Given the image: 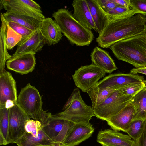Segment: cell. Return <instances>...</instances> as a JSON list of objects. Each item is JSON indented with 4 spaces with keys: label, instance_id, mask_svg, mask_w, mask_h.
Wrapping results in <instances>:
<instances>
[{
    "label": "cell",
    "instance_id": "obj_1",
    "mask_svg": "<svg viewBox=\"0 0 146 146\" xmlns=\"http://www.w3.org/2000/svg\"><path fill=\"white\" fill-rule=\"evenodd\" d=\"M146 15L140 14L125 18L110 20L96 40L100 47L108 48L121 40L143 35Z\"/></svg>",
    "mask_w": 146,
    "mask_h": 146
},
{
    "label": "cell",
    "instance_id": "obj_2",
    "mask_svg": "<svg viewBox=\"0 0 146 146\" xmlns=\"http://www.w3.org/2000/svg\"><path fill=\"white\" fill-rule=\"evenodd\" d=\"M62 33L70 42L77 46H89L94 36L91 30L77 20L68 9L62 8L52 14Z\"/></svg>",
    "mask_w": 146,
    "mask_h": 146
},
{
    "label": "cell",
    "instance_id": "obj_3",
    "mask_svg": "<svg viewBox=\"0 0 146 146\" xmlns=\"http://www.w3.org/2000/svg\"><path fill=\"white\" fill-rule=\"evenodd\" d=\"M109 48L119 60L136 68L146 66V38L143 35L118 41Z\"/></svg>",
    "mask_w": 146,
    "mask_h": 146
},
{
    "label": "cell",
    "instance_id": "obj_4",
    "mask_svg": "<svg viewBox=\"0 0 146 146\" xmlns=\"http://www.w3.org/2000/svg\"><path fill=\"white\" fill-rule=\"evenodd\" d=\"M62 110L64 111L52 116L75 123L90 122L92 117L95 116L92 107L83 100L78 88L74 89Z\"/></svg>",
    "mask_w": 146,
    "mask_h": 146
},
{
    "label": "cell",
    "instance_id": "obj_5",
    "mask_svg": "<svg viewBox=\"0 0 146 146\" xmlns=\"http://www.w3.org/2000/svg\"><path fill=\"white\" fill-rule=\"evenodd\" d=\"M17 103L30 118L40 121L43 103L39 91L35 87L29 83L22 88Z\"/></svg>",
    "mask_w": 146,
    "mask_h": 146
},
{
    "label": "cell",
    "instance_id": "obj_6",
    "mask_svg": "<svg viewBox=\"0 0 146 146\" xmlns=\"http://www.w3.org/2000/svg\"><path fill=\"white\" fill-rule=\"evenodd\" d=\"M133 97L124 95L116 90L104 102L93 110L95 117L106 121L121 111L131 101Z\"/></svg>",
    "mask_w": 146,
    "mask_h": 146
},
{
    "label": "cell",
    "instance_id": "obj_7",
    "mask_svg": "<svg viewBox=\"0 0 146 146\" xmlns=\"http://www.w3.org/2000/svg\"><path fill=\"white\" fill-rule=\"evenodd\" d=\"M105 72L91 64L82 66L72 75L76 86L84 92L96 85L99 80L105 76Z\"/></svg>",
    "mask_w": 146,
    "mask_h": 146
},
{
    "label": "cell",
    "instance_id": "obj_8",
    "mask_svg": "<svg viewBox=\"0 0 146 146\" xmlns=\"http://www.w3.org/2000/svg\"><path fill=\"white\" fill-rule=\"evenodd\" d=\"M76 124L66 119L54 117L48 112L46 120L42 124V129L53 141L61 144Z\"/></svg>",
    "mask_w": 146,
    "mask_h": 146
},
{
    "label": "cell",
    "instance_id": "obj_9",
    "mask_svg": "<svg viewBox=\"0 0 146 146\" xmlns=\"http://www.w3.org/2000/svg\"><path fill=\"white\" fill-rule=\"evenodd\" d=\"M0 9L26 15L42 21L45 17L39 4L31 0H1Z\"/></svg>",
    "mask_w": 146,
    "mask_h": 146
},
{
    "label": "cell",
    "instance_id": "obj_10",
    "mask_svg": "<svg viewBox=\"0 0 146 146\" xmlns=\"http://www.w3.org/2000/svg\"><path fill=\"white\" fill-rule=\"evenodd\" d=\"M8 109L9 139L10 143H15L25 133V124L30 117L17 102Z\"/></svg>",
    "mask_w": 146,
    "mask_h": 146
},
{
    "label": "cell",
    "instance_id": "obj_11",
    "mask_svg": "<svg viewBox=\"0 0 146 146\" xmlns=\"http://www.w3.org/2000/svg\"><path fill=\"white\" fill-rule=\"evenodd\" d=\"M143 80V76L137 74L114 73L104 77L96 85L99 88H110L116 90L130 84L140 83Z\"/></svg>",
    "mask_w": 146,
    "mask_h": 146
},
{
    "label": "cell",
    "instance_id": "obj_12",
    "mask_svg": "<svg viewBox=\"0 0 146 146\" xmlns=\"http://www.w3.org/2000/svg\"><path fill=\"white\" fill-rule=\"evenodd\" d=\"M96 141L102 146H134V144L128 135L110 129L99 131Z\"/></svg>",
    "mask_w": 146,
    "mask_h": 146
},
{
    "label": "cell",
    "instance_id": "obj_13",
    "mask_svg": "<svg viewBox=\"0 0 146 146\" xmlns=\"http://www.w3.org/2000/svg\"><path fill=\"white\" fill-rule=\"evenodd\" d=\"M95 129L90 122L76 123L60 146L77 145L90 137Z\"/></svg>",
    "mask_w": 146,
    "mask_h": 146
},
{
    "label": "cell",
    "instance_id": "obj_14",
    "mask_svg": "<svg viewBox=\"0 0 146 146\" xmlns=\"http://www.w3.org/2000/svg\"><path fill=\"white\" fill-rule=\"evenodd\" d=\"M16 82L12 74L5 70L0 73V106H5L7 101H17Z\"/></svg>",
    "mask_w": 146,
    "mask_h": 146
},
{
    "label": "cell",
    "instance_id": "obj_15",
    "mask_svg": "<svg viewBox=\"0 0 146 146\" xmlns=\"http://www.w3.org/2000/svg\"><path fill=\"white\" fill-rule=\"evenodd\" d=\"M35 54L26 53L12 57L6 62L8 69L21 74H26L32 72L36 65Z\"/></svg>",
    "mask_w": 146,
    "mask_h": 146
},
{
    "label": "cell",
    "instance_id": "obj_16",
    "mask_svg": "<svg viewBox=\"0 0 146 146\" xmlns=\"http://www.w3.org/2000/svg\"><path fill=\"white\" fill-rule=\"evenodd\" d=\"M135 113L132 100L121 111L106 121L112 129L126 133L132 121Z\"/></svg>",
    "mask_w": 146,
    "mask_h": 146
},
{
    "label": "cell",
    "instance_id": "obj_17",
    "mask_svg": "<svg viewBox=\"0 0 146 146\" xmlns=\"http://www.w3.org/2000/svg\"><path fill=\"white\" fill-rule=\"evenodd\" d=\"M46 44L49 46L57 44L61 40L62 32L58 24L51 18H45L39 28Z\"/></svg>",
    "mask_w": 146,
    "mask_h": 146
},
{
    "label": "cell",
    "instance_id": "obj_18",
    "mask_svg": "<svg viewBox=\"0 0 146 146\" xmlns=\"http://www.w3.org/2000/svg\"><path fill=\"white\" fill-rule=\"evenodd\" d=\"M45 44L38 29L27 39L17 45L16 51L12 56L26 53L35 54L41 50Z\"/></svg>",
    "mask_w": 146,
    "mask_h": 146
},
{
    "label": "cell",
    "instance_id": "obj_19",
    "mask_svg": "<svg viewBox=\"0 0 146 146\" xmlns=\"http://www.w3.org/2000/svg\"><path fill=\"white\" fill-rule=\"evenodd\" d=\"M73 17L82 25L90 30H97L86 0H74L72 4Z\"/></svg>",
    "mask_w": 146,
    "mask_h": 146
},
{
    "label": "cell",
    "instance_id": "obj_20",
    "mask_svg": "<svg viewBox=\"0 0 146 146\" xmlns=\"http://www.w3.org/2000/svg\"><path fill=\"white\" fill-rule=\"evenodd\" d=\"M90 57L92 64L100 68L106 73L110 74L117 69L109 53L98 47L96 46L94 48Z\"/></svg>",
    "mask_w": 146,
    "mask_h": 146
},
{
    "label": "cell",
    "instance_id": "obj_21",
    "mask_svg": "<svg viewBox=\"0 0 146 146\" xmlns=\"http://www.w3.org/2000/svg\"><path fill=\"white\" fill-rule=\"evenodd\" d=\"M96 26L97 32L100 34L107 25L110 19L106 12L102 8L98 0H86Z\"/></svg>",
    "mask_w": 146,
    "mask_h": 146
},
{
    "label": "cell",
    "instance_id": "obj_22",
    "mask_svg": "<svg viewBox=\"0 0 146 146\" xmlns=\"http://www.w3.org/2000/svg\"><path fill=\"white\" fill-rule=\"evenodd\" d=\"M55 143L48 137L41 128L38 137H35L32 134L25 132L15 143L18 146H35L49 145Z\"/></svg>",
    "mask_w": 146,
    "mask_h": 146
},
{
    "label": "cell",
    "instance_id": "obj_23",
    "mask_svg": "<svg viewBox=\"0 0 146 146\" xmlns=\"http://www.w3.org/2000/svg\"><path fill=\"white\" fill-rule=\"evenodd\" d=\"M7 21L15 22L33 31L39 29L42 21L33 17L6 12L3 14Z\"/></svg>",
    "mask_w": 146,
    "mask_h": 146
},
{
    "label": "cell",
    "instance_id": "obj_24",
    "mask_svg": "<svg viewBox=\"0 0 146 146\" xmlns=\"http://www.w3.org/2000/svg\"><path fill=\"white\" fill-rule=\"evenodd\" d=\"M0 17L1 25L0 32V73L5 70V66L7 61L12 56L8 53L6 45V40L7 29V22L1 12V13Z\"/></svg>",
    "mask_w": 146,
    "mask_h": 146
},
{
    "label": "cell",
    "instance_id": "obj_25",
    "mask_svg": "<svg viewBox=\"0 0 146 146\" xmlns=\"http://www.w3.org/2000/svg\"><path fill=\"white\" fill-rule=\"evenodd\" d=\"M116 90L110 88H99L96 85L89 90L86 92L91 100L92 109L104 102Z\"/></svg>",
    "mask_w": 146,
    "mask_h": 146
},
{
    "label": "cell",
    "instance_id": "obj_26",
    "mask_svg": "<svg viewBox=\"0 0 146 146\" xmlns=\"http://www.w3.org/2000/svg\"><path fill=\"white\" fill-rule=\"evenodd\" d=\"M135 113L132 121L146 120V86L133 98Z\"/></svg>",
    "mask_w": 146,
    "mask_h": 146
},
{
    "label": "cell",
    "instance_id": "obj_27",
    "mask_svg": "<svg viewBox=\"0 0 146 146\" xmlns=\"http://www.w3.org/2000/svg\"><path fill=\"white\" fill-rule=\"evenodd\" d=\"M146 128V120H135L131 122L126 131L127 133L134 141L138 140Z\"/></svg>",
    "mask_w": 146,
    "mask_h": 146
},
{
    "label": "cell",
    "instance_id": "obj_28",
    "mask_svg": "<svg viewBox=\"0 0 146 146\" xmlns=\"http://www.w3.org/2000/svg\"><path fill=\"white\" fill-rule=\"evenodd\" d=\"M9 127L8 109L5 106H0V134L3 136L7 144L10 143Z\"/></svg>",
    "mask_w": 146,
    "mask_h": 146
},
{
    "label": "cell",
    "instance_id": "obj_29",
    "mask_svg": "<svg viewBox=\"0 0 146 146\" xmlns=\"http://www.w3.org/2000/svg\"><path fill=\"white\" fill-rule=\"evenodd\" d=\"M110 20L132 16L135 14L129 8L119 6L105 11Z\"/></svg>",
    "mask_w": 146,
    "mask_h": 146
},
{
    "label": "cell",
    "instance_id": "obj_30",
    "mask_svg": "<svg viewBox=\"0 0 146 146\" xmlns=\"http://www.w3.org/2000/svg\"><path fill=\"white\" fill-rule=\"evenodd\" d=\"M146 86V81L144 80L141 82L130 84L116 90L124 95L134 96Z\"/></svg>",
    "mask_w": 146,
    "mask_h": 146
},
{
    "label": "cell",
    "instance_id": "obj_31",
    "mask_svg": "<svg viewBox=\"0 0 146 146\" xmlns=\"http://www.w3.org/2000/svg\"><path fill=\"white\" fill-rule=\"evenodd\" d=\"M7 25L6 45L7 50H11L20 42L22 39V36Z\"/></svg>",
    "mask_w": 146,
    "mask_h": 146
},
{
    "label": "cell",
    "instance_id": "obj_32",
    "mask_svg": "<svg viewBox=\"0 0 146 146\" xmlns=\"http://www.w3.org/2000/svg\"><path fill=\"white\" fill-rule=\"evenodd\" d=\"M7 22L8 26L21 36L20 42L27 39L35 31L13 21H8Z\"/></svg>",
    "mask_w": 146,
    "mask_h": 146
},
{
    "label": "cell",
    "instance_id": "obj_33",
    "mask_svg": "<svg viewBox=\"0 0 146 146\" xmlns=\"http://www.w3.org/2000/svg\"><path fill=\"white\" fill-rule=\"evenodd\" d=\"M42 127L41 123L39 121L30 119L25 123V129L26 132L32 134L35 137H37Z\"/></svg>",
    "mask_w": 146,
    "mask_h": 146
},
{
    "label": "cell",
    "instance_id": "obj_34",
    "mask_svg": "<svg viewBox=\"0 0 146 146\" xmlns=\"http://www.w3.org/2000/svg\"><path fill=\"white\" fill-rule=\"evenodd\" d=\"M131 7L135 14L146 15V0H131Z\"/></svg>",
    "mask_w": 146,
    "mask_h": 146
},
{
    "label": "cell",
    "instance_id": "obj_35",
    "mask_svg": "<svg viewBox=\"0 0 146 146\" xmlns=\"http://www.w3.org/2000/svg\"><path fill=\"white\" fill-rule=\"evenodd\" d=\"M98 1L102 8L105 11L121 6L113 0H98Z\"/></svg>",
    "mask_w": 146,
    "mask_h": 146
},
{
    "label": "cell",
    "instance_id": "obj_36",
    "mask_svg": "<svg viewBox=\"0 0 146 146\" xmlns=\"http://www.w3.org/2000/svg\"><path fill=\"white\" fill-rule=\"evenodd\" d=\"M134 141V146H146V128L140 139Z\"/></svg>",
    "mask_w": 146,
    "mask_h": 146
},
{
    "label": "cell",
    "instance_id": "obj_37",
    "mask_svg": "<svg viewBox=\"0 0 146 146\" xmlns=\"http://www.w3.org/2000/svg\"><path fill=\"white\" fill-rule=\"evenodd\" d=\"M113 1L121 6L131 9V0H113Z\"/></svg>",
    "mask_w": 146,
    "mask_h": 146
},
{
    "label": "cell",
    "instance_id": "obj_38",
    "mask_svg": "<svg viewBox=\"0 0 146 146\" xmlns=\"http://www.w3.org/2000/svg\"><path fill=\"white\" fill-rule=\"evenodd\" d=\"M130 73L134 74L139 73L146 75V66L133 68L130 70Z\"/></svg>",
    "mask_w": 146,
    "mask_h": 146
},
{
    "label": "cell",
    "instance_id": "obj_39",
    "mask_svg": "<svg viewBox=\"0 0 146 146\" xmlns=\"http://www.w3.org/2000/svg\"><path fill=\"white\" fill-rule=\"evenodd\" d=\"M143 35L146 38V24L145 27Z\"/></svg>",
    "mask_w": 146,
    "mask_h": 146
},
{
    "label": "cell",
    "instance_id": "obj_40",
    "mask_svg": "<svg viewBox=\"0 0 146 146\" xmlns=\"http://www.w3.org/2000/svg\"><path fill=\"white\" fill-rule=\"evenodd\" d=\"M55 143L53 144H52L49 145H37L35 146H55Z\"/></svg>",
    "mask_w": 146,
    "mask_h": 146
},
{
    "label": "cell",
    "instance_id": "obj_41",
    "mask_svg": "<svg viewBox=\"0 0 146 146\" xmlns=\"http://www.w3.org/2000/svg\"><path fill=\"white\" fill-rule=\"evenodd\" d=\"M55 146H61L60 144L58 143H55Z\"/></svg>",
    "mask_w": 146,
    "mask_h": 146
}]
</instances>
